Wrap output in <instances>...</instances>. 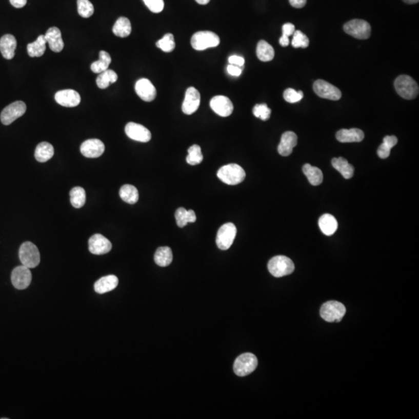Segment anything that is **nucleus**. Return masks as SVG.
Segmentation results:
<instances>
[{
    "label": "nucleus",
    "mask_w": 419,
    "mask_h": 419,
    "mask_svg": "<svg viewBox=\"0 0 419 419\" xmlns=\"http://www.w3.org/2000/svg\"><path fill=\"white\" fill-rule=\"evenodd\" d=\"M217 175L220 181L231 186L241 184L244 181L246 175L244 169L237 164H228L222 166Z\"/></svg>",
    "instance_id": "nucleus-1"
},
{
    "label": "nucleus",
    "mask_w": 419,
    "mask_h": 419,
    "mask_svg": "<svg viewBox=\"0 0 419 419\" xmlns=\"http://www.w3.org/2000/svg\"><path fill=\"white\" fill-rule=\"evenodd\" d=\"M294 264L288 257L277 255L269 260L268 269L275 277H282L291 274L294 271Z\"/></svg>",
    "instance_id": "nucleus-2"
},
{
    "label": "nucleus",
    "mask_w": 419,
    "mask_h": 419,
    "mask_svg": "<svg viewBox=\"0 0 419 419\" xmlns=\"http://www.w3.org/2000/svg\"><path fill=\"white\" fill-rule=\"evenodd\" d=\"M396 92L404 99H413L418 95L419 89L417 83L411 77L400 75L394 82Z\"/></svg>",
    "instance_id": "nucleus-3"
},
{
    "label": "nucleus",
    "mask_w": 419,
    "mask_h": 419,
    "mask_svg": "<svg viewBox=\"0 0 419 419\" xmlns=\"http://www.w3.org/2000/svg\"><path fill=\"white\" fill-rule=\"evenodd\" d=\"M190 43L196 51H204L207 48L218 46L220 37L211 31H199L193 34Z\"/></svg>",
    "instance_id": "nucleus-4"
},
{
    "label": "nucleus",
    "mask_w": 419,
    "mask_h": 419,
    "mask_svg": "<svg viewBox=\"0 0 419 419\" xmlns=\"http://www.w3.org/2000/svg\"><path fill=\"white\" fill-rule=\"evenodd\" d=\"M19 257L22 265L27 266L29 269L37 267L41 261L38 249L31 242H26L21 245L19 250Z\"/></svg>",
    "instance_id": "nucleus-5"
},
{
    "label": "nucleus",
    "mask_w": 419,
    "mask_h": 419,
    "mask_svg": "<svg viewBox=\"0 0 419 419\" xmlns=\"http://www.w3.org/2000/svg\"><path fill=\"white\" fill-rule=\"evenodd\" d=\"M258 366V360L252 353L239 355L234 363V372L239 376H246L252 373Z\"/></svg>",
    "instance_id": "nucleus-6"
},
{
    "label": "nucleus",
    "mask_w": 419,
    "mask_h": 419,
    "mask_svg": "<svg viewBox=\"0 0 419 419\" xmlns=\"http://www.w3.org/2000/svg\"><path fill=\"white\" fill-rule=\"evenodd\" d=\"M343 30L346 34L355 38L365 40L371 34V27L367 21L363 19H352L343 26Z\"/></svg>",
    "instance_id": "nucleus-7"
},
{
    "label": "nucleus",
    "mask_w": 419,
    "mask_h": 419,
    "mask_svg": "<svg viewBox=\"0 0 419 419\" xmlns=\"http://www.w3.org/2000/svg\"><path fill=\"white\" fill-rule=\"evenodd\" d=\"M346 312V307L335 301L324 304L320 310L321 317L328 322H341Z\"/></svg>",
    "instance_id": "nucleus-8"
},
{
    "label": "nucleus",
    "mask_w": 419,
    "mask_h": 419,
    "mask_svg": "<svg viewBox=\"0 0 419 419\" xmlns=\"http://www.w3.org/2000/svg\"><path fill=\"white\" fill-rule=\"evenodd\" d=\"M237 234V228L232 223L222 225L217 231L216 243L222 250H228L232 246Z\"/></svg>",
    "instance_id": "nucleus-9"
},
{
    "label": "nucleus",
    "mask_w": 419,
    "mask_h": 419,
    "mask_svg": "<svg viewBox=\"0 0 419 419\" xmlns=\"http://www.w3.org/2000/svg\"><path fill=\"white\" fill-rule=\"evenodd\" d=\"M314 93L323 99L338 101L341 99L342 92L340 89L325 80L318 79L313 85Z\"/></svg>",
    "instance_id": "nucleus-10"
},
{
    "label": "nucleus",
    "mask_w": 419,
    "mask_h": 419,
    "mask_svg": "<svg viewBox=\"0 0 419 419\" xmlns=\"http://www.w3.org/2000/svg\"><path fill=\"white\" fill-rule=\"evenodd\" d=\"M27 110V106L23 101H16L3 110L0 119L4 125H10L16 119L22 116Z\"/></svg>",
    "instance_id": "nucleus-11"
},
{
    "label": "nucleus",
    "mask_w": 419,
    "mask_h": 419,
    "mask_svg": "<svg viewBox=\"0 0 419 419\" xmlns=\"http://www.w3.org/2000/svg\"><path fill=\"white\" fill-rule=\"evenodd\" d=\"M32 274L27 266H17L13 269L11 274V281L13 287L17 290H24L31 284Z\"/></svg>",
    "instance_id": "nucleus-12"
},
{
    "label": "nucleus",
    "mask_w": 419,
    "mask_h": 419,
    "mask_svg": "<svg viewBox=\"0 0 419 419\" xmlns=\"http://www.w3.org/2000/svg\"><path fill=\"white\" fill-rule=\"evenodd\" d=\"M105 151V145L99 139L85 141L80 147V152L86 158H95L101 156Z\"/></svg>",
    "instance_id": "nucleus-13"
},
{
    "label": "nucleus",
    "mask_w": 419,
    "mask_h": 419,
    "mask_svg": "<svg viewBox=\"0 0 419 419\" xmlns=\"http://www.w3.org/2000/svg\"><path fill=\"white\" fill-rule=\"evenodd\" d=\"M112 249V244L101 234H93L89 240V250L94 255H104Z\"/></svg>",
    "instance_id": "nucleus-14"
},
{
    "label": "nucleus",
    "mask_w": 419,
    "mask_h": 419,
    "mask_svg": "<svg viewBox=\"0 0 419 419\" xmlns=\"http://www.w3.org/2000/svg\"><path fill=\"white\" fill-rule=\"evenodd\" d=\"M125 133L128 137L136 142H148L152 138V134L148 128L134 122L126 125Z\"/></svg>",
    "instance_id": "nucleus-15"
},
{
    "label": "nucleus",
    "mask_w": 419,
    "mask_h": 419,
    "mask_svg": "<svg viewBox=\"0 0 419 419\" xmlns=\"http://www.w3.org/2000/svg\"><path fill=\"white\" fill-rule=\"evenodd\" d=\"M135 92L137 96L145 102H152L156 97L157 92L150 80L141 78L135 84Z\"/></svg>",
    "instance_id": "nucleus-16"
},
{
    "label": "nucleus",
    "mask_w": 419,
    "mask_h": 419,
    "mask_svg": "<svg viewBox=\"0 0 419 419\" xmlns=\"http://www.w3.org/2000/svg\"><path fill=\"white\" fill-rule=\"evenodd\" d=\"M201 104V94L194 87H190L186 92L182 110L185 114L191 115L198 110Z\"/></svg>",
    "instance_id": "nucleus-17"
},
{
    "label": "nucleus",
    "mask_w": 419,
    "mask_h": 419,
    "mask_svg": "<svg viewBox=\"0 0 419 419\" xmlns=\"http://www.w3.org/2000/svg\"><path fill=\"white\" fill-rule=\"evenodd\" d=\"M211 109L219 116L226 117L232 113L234 106L229 98L225 96H215L210 102Z\"/></svg>",
    "instance_id": "nucleus-18"
},
{
    "label": "nucleus",
    "mask_w": 419,
    "mask_h": 419,
    "mask_svg": "<svg viewBox=\"0 0 419 419\" xmlns=\"http://www.w3.org/2000/svg\"><path fill=\"white\" fill-rule=\"evenodd\" d=\"M54 99L59 105L66 107H77L81 102L79 93L73 89H64L57 92Z\"/></svg>",
    "instance_id": "nucleus-19"
},
{
    "label": "nucleus",
    "mask_w": 419,
    "mask_h": 419,
    "mask_svg": "<svg viewBox=\"0 0 419 419\" xmlns=\"http://www.w3.org/2000/svg\"><path fill=\"white\" fill-rule=\"evenodd\" d=\"M297 144V136L293 131H287L283 134L281 143L278 146V152L282 156H289L293 152V148Z\"/></svg>",
    "instance_id": "nucleus-20"
},
{
    "label": "nucleus",
    "mask_w": 419,
    "mask_h": 419,
    "mask_svg": "<svg viewBox=\"0 0 419 419\" xmlns=\"http://www.w3.org/2000/svg\"><path fill=\"white\" fill-rule=\"evenodd\" d=\"M45 37L51 51L56 53L63 51L64 48V42L62 37L61 31L57 27H53L48 29L45 34Z\"/></svg>",
    "instance_id": "nucleus-21"
},
{
    "label": "nucleus",
    "mask_w": 419,
    "mask_h": 419,
    "mask_svg": "<svg viewBox=\"0 0 419 419\" xmlns=\"http://www.w3.org/2000/svg\"><path fill=\"white\" fill-rule=\"evenodd\" d=\"M336 138L342 143L361 142L364 140V133L362 130L358 129V128L342 129L336 133Z\"/></svg>",
    "instance_id": "nucleus-22"
},
{
    "label": "nucleus",
    "mask_w": 419,
    "mask_h": 419,
    "mask_svg": "<svg viewBox=\"0 0 419 419\" xmlns=\"http://www.w3.org/2000/svg\"><path fill=\"white\" fill-rule=\"evenodd\" d=\"M16 48V40L12 34H6L0 39V52L6 59L13 58Z\"/></svg>",
    "instance_id": "nucleus-23"
},
{
    "label": "nucleus",
    "mask_w": 419,
    "mask_h": 419,
    "mask_svg": "<svg viewBox=\"0 0 419 419\" xmlns=\"http://www.w3.org/2000/svg\"><path fill=\"white\" fill-rule=\"evenodd\" d=\"M118 278L114 275H109L98 280L95 283L94 289L96 293H105L114 290L118 285Z\"/></svg>",
    "instance_id": "nucleus-24"
},
{
    "label": "nucleus",
    "mask_w": 419,
    "mask_h": 419,
    "mask_svg": "<svg viewBox=\"0 0 419 419\" xmlns=\"http://www.w3.org/2000/svg\"><path fill=\"white\" fill-rule=\"evenodd\" d=\"M319 228L321 231L327 236H331L337 231L338 228V222L334 216L329 214H323L319 218Z\"/></svg>",
    "instance_id": "nucleus-25"
},
{
    "label": "nucleus",
    "mask_w": 419,
    "mask_h": 419,
    "mask_svg": "<svg viewBox=\"0 0 419 419\" xmlns=\"http://www.w3.org/2000/svg\"><path fill=\"white\" fill-rule=\"evenodd\" d=\"M176 224L179 228H184L188 223L196 222V216L193 210H186L184 207L177 209L175 214Z\"/></svg>",
    "instance_id": "nucleus-26"
},
{
    "label": "nucleus",
    "mask_w": 419,
    "mask_h": 419,
    "mask_svg": "<svg viewBox=\"0 0 419 419\" xmlns=\"http://www.w3.org/2000/svg\"><path fill=\"white\" fill-rule=\"evenodd\" d=\"M332 166L346 179L352 178L354 175V167L343 157L335 158L332 161Z\"/></svg>",
    "instance_id": "nucleus-27"
},
{
    "label": "nucleus",
    "mask_w": 419,
    "mask_h": 419,
    "mask_svg": "<svg viewBox=\"0 0 419 419\" xmlns=\"http://www.w3.org/2000/svg\"><path fill=\"white\" fill-rule=\"evenodd\" d=\"M256 54L260 61L270 62L274 57L275 51L273 47L268 42L261 40L257 45Z\"/></svg>",
    "instance_id": "nucleus-28"
},
{
    "label": "nucleus",
    "mask_w": 419,
    "mask_h": 419,
    "mask_svg": "<svg viewBox=\"0 0 419 419\" xmlns=\"http://www.w3.org/2000/svg\"><path fill=\"white\" fill-rule=\"evenodd\" d=\"M54 148L48 142H42L37 145L35 150V158L39 163H46L54 155Z\"/></svg>",
    "instance_id": "nucleus-29"
},
{
    "label": "nucleus",
    "mask_w": 419,
    "mask_h": 419,
    "mask_svg": "<svg viewBox=\"0 0 419 419\" xmlns=\"http://www.w3.org/2000/svg\"><path fill=\"white\" fill-rule=\"evenodd\" d=\"M113 33L119 37H126L131 34V24L127 17L118 18L113 27Z\"/></svg>",
    "instance_id": "nucleus-30"
},
{
    "label": "nucleus",
    "mask_w": 419,
    "mask_h": 419,
    "mask_svg": "<svg viewBox=\"0 0 419 419\" xmlns=\"http://www.w3.org/2000/svg\"><path fill=\"white\" fill-rule=\"evenodd\" d=\"M47 41L45 35L42 34L33 43L27 45V52L31 57H42L46 50Z\"/></svg>",
    "instance_id": "nucleus-31"
},
{
    "label": "nucleus",
    "mask_w": 419,
    "mask_h": 419,
    "mask_svg": "<svg viewBox=\"0 0 419 419\" xmlns=\"http://www.w3.org/2000/svg\"><path fill=\"white\" fill-rule=\"evenodd\" d=\"M303 172L311 185L318 186L323 182V173L318 168L305 164L303 166Z\"/></svg>",
    "instance_id": "nucleus-32"
},
{
    "label": "nucleus",
    "mask_w": 419,
    "mask_h": 419,
    "mask_svg": "<svg viewBox=\"0 0 419 419\" xmlns=\"http://www.w3.org/2000/svg\"><path fill=\"white\" fill-rule=\"evenodd\" d=\"M172 258H173V255H172V250L167 246L158 248L154 257L155 263L162 267L169 266L172 262Z\"/></svg>",
    "instance_id": "nucleus-33"
},
{
    "label": "nucleus",
    "mask_w": 419,
    "mask_h": 419,
    "mask_svg": "<svg viewBox=\"0 0 419 419\" xmlns=\"http://www.w3.org/2000/svg\"><path fill=\"white\" fill-rule=\"evenodd\" d=\"M119 196L125 202L134 204L138 201L139 193L135 187L126 184L119 190Z\"/></svg>",
    "instance_id": "nucleus-34"
},
{
    "label": "nucleus",
    "mask_w": 419,
    "mask_h": 419,
    "mask_svg": "<svg viewBox=\"0 0 419 419\" xmlns=\"http://www.w3.org/2000/svg\"><path fill=\"white\" fill-rule=\"evenodd\" d=\"M111 63V57L109 53L105 51H101L99 52V60L92 63L91 70L94 73H101L104 71L107 70Z\"/></svg>",
    "instance_id": "nucleus-35"
},
{
    "label": "nucleus",
    "mask_w": 419,
    "mask_h": 419,
    "mask_svg": "<svg viewBox=\"0 0 419 419\" xmlns=\"http://www.w3.org/2000/svg\"><path fill=\"white\" fill-rule=\"evenodd\" d=\"M118 76L114 71L111 69H107L104 72L99 73L96 78V84L99 89H107L112 83H116L117 80Z\"/></svg>",
    "instance_id": "nucleus-36"
},
{
    "label": "nucleus",
    "mask_w": 419,
    "mask_h": 419,
    "mask_svg": "<svg viewBox=\"0 0 419 419\" xmlns=\"http://www.w3.org/2000/svg\"><path fill=\"white\" fill-rule=\"evenodd\" d=\"M71 204L75 208H81L86 203V191L83 187H74L70 191Z\"/></svg>",
    "instance_id": "nucleus-37"
},
{
    "label": "nucleus",
    "mask_w": 419,
    "mask_h": 419,
    "mask_svg": "<svg viewBox=\"0 0 419 419\" xmlns=\"http://www.w3.org/2000/svg\"><path fill=\"white\" fill-rule=\"evenodd\" d=\"M204 156L201 152V148L197 145H192L188 149V155L187 157V162L191 166H196L202 163Z\"/></svg>",
    "instance_id": "nucleus-38"
},
{
    "label": "nucleus",
    "mask_w": 419,
    "mask_h": 419,
    "mask_svg": "<svg viewBox=\"0 0 419 419\" xmlns=\"http://www.w3.org/2000/svg\"><path fill=\"white\" fill-rule=\"evenodd\" d=\"M78 13L82 17L89 18L94 13V7L89 0H77Z\"/></svg>",
    "instance_id": "nucleus-39"
},
{
    "label": "nucleus",
    "mask_w": 419,
    "mask_h": 419,
    "mask_svg": "<svg viewBox=\"0 0 419 419\" xmlns=\"http://www.w3.org/2000/svg\"><path fill=\"white\" fill-rule=\"evenodd\" d=\"M156 46L164 52H172L175 48L174 36L172 34H165L163 38L157 42Z\"/></svg>",
    "instance_id": "nucleus-40"
},
{
    "label": "nucleus",
    "mask_w": 419,
    "mask_h": 419,
    "mask_svg": "<svg viewBox=\"0 0 419 419\" xmlns=\"http://www.w3.org/2000/svg\"><path fill=\"white\" fill-rule=\"evenodd\" d=\"M292 46L295 48H308L309 45V39L301 31H295L292 39Z\"/></svg>",
    "instance_id": "nucleus-41"
},
{
    "label": "nucleus",
    "mask_w": 419,
    "mask_h": 419,
    "mask_svg": "<svg viewBox=\"0 0 419 419\" xmlns=\"http://www.w3.org/2000/svg\"><path fill=\"white\" fill-rule=\"evenodd\" d=\"M252 112L255 117L260 118L262 121H267L271 115V110L266 104H256L254 107Z\"/></svg>",
    "instance_id": "nucleus-42"
},
{
    "label": "nucleus",
    "mask_w": 419,
    "mask_h": 419,
    "mask_svg": "<svg viewBox=\"0 0 419 419\" xmlns=\"http://www.w3.org/2000/svg\"><path fill=\"white\" fill-rule=\"evenodd\" d=\"M304 97V93L302 91H296L295 89H286L284 93V98L287 102L290 103V104H295V103L299 102L302 101Z\"/></svg>",
    "instance_id": "nucleus-43"
},
{
    "label": "nucleus",
    "mask_w": 419,
    "mask_h": 419,
    "mask_svg": "<svg viewBox=\"0 0 419 419\" xmlns=\"http://www.w3.org/2000/svg\"><path fill=\"white\" fill-rule=\"evenodd\" d=\"M146 7L152 13H161L164 9V1L163 0H143Z\"/></svg>",
    "instance_id": "nucleus-44"
},
{
    "label": "nucleus",
    "mask_w": 419,
    "mask_h": 419,
    "mask_svg": "<svg viewBox=\"0 0 419 419\" xmlns=\"http://www.w3.org/2000/svg\"><path fill=\"white\" fill-rule=\"evenodd\" d=\"M391 148L390 147L386 145L385 144L382 143L380 145L377 149L378 156L381 158H388L390 153H391Z\"/></svg>",
    "instance_id": "nucleus-45"
},
{
    "label": "nucleus",
    "mask_w": 419,
    "mask_h": 419,
    "mask_svg": "<svg viewBox=\"0 0 419 419\" xmlns=\"http://www.w3.org/2000/svg\"><path fill=\"white\" fill-rule=\"evenodd\" d=\"M228 63L233 66H239L243 68L245 64L244 57L238 55H231L228 57Z\"/></svg>",
    "instance_id": "nucleus-46"
},
{
    "label": "nucleus",
    "mask_w": 419,
    "mask_h": 419,
    "mask_svg": "<svg viewBox=\"0 0 419 419\" xmlns=\"http://www.w3.org/2000/svg\"><path fill=\"white\" fill-rule=\"evenodd\" d=\"M283 31V35L287 36V37H290V36H292L294 33L295 31V26L293 24H290V23H287V24H284L282 28Z\"/></svg>",
    "instance_id": "nucleus-47"
},
{
    "label": "nucleus",
    "mask_w": 419,
    "mask_h": 419,
    "mask_svg": "<svg viewBox=\"0 0 419 419\" xmlns=\"http://www.w3.org/2000/svg\"><path fill=\"white\" fill-rule=\"evenodd\" d=\"M227 71H228V73L229 74V75H232V76L237 77L242 75L243 68L239 67V66H233V65H229V66L227 67Z\"/></svg>",
    "instance_id": "nucleus-48"
},
{
    "label": "nucleus",
    "mask_w": 419,
    "mask_h": 419,
    "mask_svg": "<svg viewBox=\"0 0 419 419\" xmlns=\"http://www.w3.org/2000/svg\"><path fill=\"white\" fill-rule=\"evenodd\" d=\"M383 143L385 144V145H387V146L392 148H394L396 145H397V138L394 135L386 136V137L384 138V142H383Z\"/></svg>",
    "instance_id": "nucleus-49"
},
{
    "label": "nucleus",
    "mask_w": 419,
    "mask_h": 419,
    "mask_svg": "<svg viewBox=\"0 0 419 419\" xmlns=\"http://www.w3.org/2000/svg\"><path fill=\"white\" fill-rule=\"evenodd\" d=\"M290 5L296 9L303 8L306 5L307 0H289Z\"/></svg>",
    "instance_id": "nucleus-50"
},
{
    "label": "nucleus",
    "mask_w": 419,
    "mask_h": 419,
    "mask_svg": "<svg viewBox=\"0 0 419 419\" xmlns=\"http://www.w3.org/2000/svg\"><path fill=\"white\" fill-rule=\"evenodd\" d=\"M10 4L15 8H22L27 4V0H10Z\"/></svg>",
    "instance_id": "nucleus-51"
},
{
    "label": "nucleus",
    "mask_w": 419,
    "mask_h": 419,
    "mask_svg": "<svg viewBox=\"0 0 419 419\" xmlns=\"http://www.w3.org/2000/svg\"><path fill=\"white\" fill-rule=\"evenodd\" d=\"M280 45L282 47H287L290 45V39L287 36L282 35L279 40Z\"/></svg>",
    "instance_id": "nucleus-52"
},
{
    "label": "nucleus",
    "mask_w": 419,
    "mask_h": 419,
    "mask_svg": "<svg viewBox=\"0 0 419 419\" xmlns=\"http://www.w3.org/2000/svg\"><path fill=\"white\" fill-rule=\"evenodd\" d=\"M197 4H201V5H207L208 3H210L211 0H195Z\"/></svg>",
    "instance_id": "nucleus-53"
},
{
    "label": "nucleus",
    "mask_w": 419,
    "mask_h": 419,
    "mask_svg": "<svg viewBox=\"0 0 419 419\" xmlns=\"http://www.w3.org/2000/svg\"><path fill=\"white\" fill-rule=\"evenodd\" d=\"M403 1L408 4H415L418 3L419 0H403Z\"/></svg>",
    "instance_id": "nucleus-54"
}]
</instances>
